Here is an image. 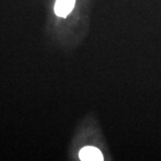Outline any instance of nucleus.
<instances>
[{
	"mask_svg": "<svg viewBox=\"0 0 161 161\" xmlns=\"http://www.w3.org/2000/svg\"><path fill=\"white\" fill-rule=\"evenodd\" d=\"M79 158L81 161H102L104 159L101 151L92 146H87L80 150Z\"/></svg>",
	"mask_w": 161,
	"mask_h": 161,
	"instance_id": "obj_1",
	"label": "nucleus"
},
{
	"mask_svg": "<svg viewBox=\"0 0 161 161\" xmlns=\"http://www.w3.org/2000/svg\"><path fill=\"white\" fill-rule=\"evenodd\" d=\"M75 0H57L55 5V13L59 17L65 18L73 11Z\"/></svg>",
	"mask_w": 161,
	"mask_h": 161,
	"instance_id": "obj_2",
	"label": "nucleus"
}]
</instances>
